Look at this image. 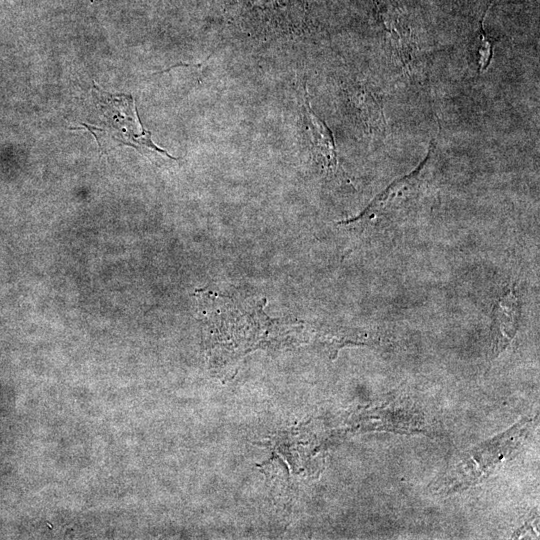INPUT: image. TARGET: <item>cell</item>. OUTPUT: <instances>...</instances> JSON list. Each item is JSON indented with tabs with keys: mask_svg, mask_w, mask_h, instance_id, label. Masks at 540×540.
<instances>
[{
	"mask_svg": "<svg viewBox=\"0 0 540 540\" xmlns=\"http://www.w3.org/2000/svg\"><path fill=\"white\" fill-rule=\"evenodd\" d=\"M434 149L435 142L431 143L425 159L417 168L393 181L359 215L342 221L341 224L368 226L392 221L406 213L421 195Z\"/></svg>",
	"mask_w": 540,
	"mask_h": 540,
	"instance_id": "obj_1",
	"label": "cell"
},
{
	"mask_svg": "<svg viewBox=\"0 0 540 540\" xmlns=\"http://www.w3.org/2000/svg\"><path fill=\"white\" fill-rule=\"evenodd\" d=\"M520 306L518 295L510 288L496 302L493 309L495 348L500 350L513 338L517 329Z\"/></svg>",
	"mask_w": 540,
	"mask_h": 540,
	"instance_id": "obj_2",
	"label": "cell"
},
{
	"mask_svg": "<svg viewBox=\"0 0 540 540\" xmlns=\"http://www.w3.org/2000/svg\"><path fill=\"white\" fill-rule=\"evenodd\" d=\"M306 115L317 153L328 170L337 171L338 157L332 131L315 115L308 101H306Z\"/></svg>",
	"mask_w": 540,
	"mask_h": 540,
	"instance_id": "obj_3",
	"label": "cell"
},
{
	"mask_svg": "<svg viewBox=\"0 0 540 540\" xmlns=\"http://www.w3.org/2000/svg\"><path fill=\"white\" fill-rule=\"evenodd\" d=\"M377 15L384 28L395 35V39L401 38L403 27L402 12L395 0H375Z\"/></svg>",
	"mask_w": 540,
	"mask_h": 540,
	"instance_id": "obj_4",
	"label": "cell"
},
{
	"mask_svg": "<svg viewBox=\"0 0 540 540\" xmlns=\"http://www.w3.org/2000/svg\"><path fill=\"white\" fill-rule=\"evenodd\" d=\"M493 0L491 1L488 9L490 8ZM487 9V10H488ZM486 10V12H487ZM486 12L483 14L482 19L479 22V29L477 33V64H478V71L482 72L485 71L488 66L491 63L492 57H493V41L492 39L486 34L484 27H483V21L486 15Z\"/></svg>",
	"mask_w": 540,
	"mask_h": 540,
	"instance_id": "obj_5",
	"label": "cell"
},
{
	"mask_svg": "<svg viewBox=\"0 0 540 540\" xmlns=\"http://www.w3.org/2000/svg\"><path fill=\"white\" fill-rule=\"evenodd\" d=\"M90 1H92V2H98V1H101V0H90Z\"/></svg>",
	"mask_w": 540,
	"mask_h": 540,
	"instance_id": "obj_6",
	"label": "cell"
}]
</instances>
